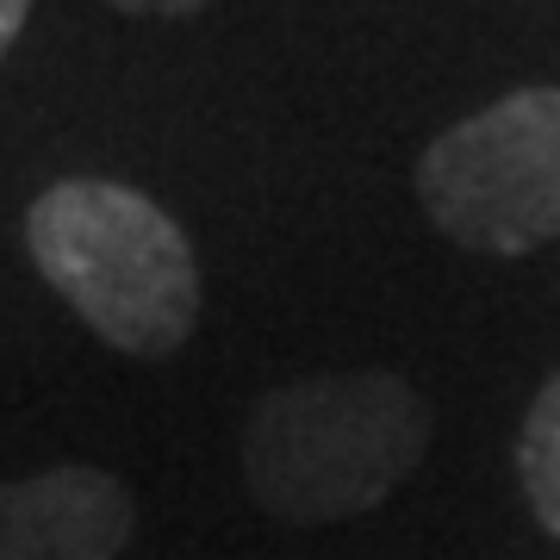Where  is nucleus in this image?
<instances>
[{
	"label": "nucleus",
	"mask_w": 560,
	"mask_h": 560,
	"mask_svg": "<svg viewBox=\"0 0 560 560\" xmlns=\"http://www.w3.org/2000/svg\"><path fill=\"white\" fill-rule=\"evenodd\" d=\"M418 200L448 243L523 256L560 237V88H517L418 156Z\"/></svg>",
	"instance_id": "nucleus-3"
},
{
	"label": "nucleus",
	"mask_w": 560,
	"mask_h": 560,
	"mask_svg": "<svg viewBox=\"0 0 560 560\" xmlns=\"http://www.w3.org/2000/svg\"><path fill=\"white\" fill-rule=\"evenodd\" d=\"M25 249L119 355L162 361L200 324V261L180 224L125 180H57L25 212Z\"/></svg>",
	"instance_id": "nucleus-2"
},
{
	"label": "nucleus",
	"mask_w": 560,
	"mask_h": 560,
	"mask_svg": "<svg viewBox=\"0 0 560 560\" xmlns=\"http://www.w3.org/2000/svg\"><path fill=\"white\" fill-rule=\"evenodd\" d=\"M119 13H162V20H187V13H200L206 0H113Z\"/></svg>",
	"instance_id": "nucleus-6"
},
{
	"label": "nucleus",
	"mask_w": 560,
	"mask_h": 560,
	"mask_svg": "<svg viewBox=\"0 0 560 560\" xmlns=\"http://www.w3.org/2000/svg\"><path fill=\"white\" fill-rule=\"evenodd\" d=\"M517 480L536 523L560 541V374L536 393V405L517 430Z\"/></svg>",
	"instance_id": "nucleus-5"
},
{
	"label": "nucleus",
	"mask_w": 560,
	"mask_h": 560,
	"mask_svg": "<svg viewBox=\"0 0 560 560\" xmlns=\"http://www.w3.org/2000/svg\"><path fill=\"white\" fill-rule=\"evenodd\" d=\"M131 536L138 499L106 467L0 480V560H119Z\"/></svg>",
	"instance_id": "nucleus-4"
},
{
	"label": "nucleus",
	"mask_w": 560,
	"mask_h": 560,
	"mask_svg": "<svg viewBox=\"0 0 560 560\" xmlns=\"http://www.w3.org/2000/svg\"><path fill=\"white\" fill-rule=\"evenodd\" d=\"M243 480L275 523L324 529L399 492L430 455V405L418 386L361 368L261 393L243 418Z\"/></svg>",
	"instance_id": "nucleus-1"
},
{
	"label": "nucleus",
	"mask_w": 560,
	"mask_h": 560,
	"mask_svg": "<svg viewBox=\"0 0 560 560\" xmlns=\"http://www.w3.org/2000/svg\"><path fill=\"white\" fill-rule=\"evenodd\" d=\"M25 20H32V0H0V57L13 50V38L25 32Z\"/></svg>",
	"instance_id": "nucleus-7"
}]
</instances>
